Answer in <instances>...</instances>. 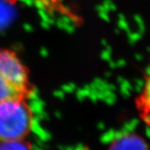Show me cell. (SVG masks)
I'll use <instances>...</instances> for the list:
<instances>
[{
    "mask_svg": "<svg viewBox=\"0 0 150 150\" xmlns=\"http://www.w3.org/2000/svg\"><path fill=\"white\" fill-rule=\"evenodd\" d=\"M33 92L28 69L17 54L0 48V102L27 99Z\"/></svg>",
    "mask_w": 150,
    "mask_h": 150,
    "instance_id": "6da1fadb",
    "label": "cell"
},
{
    "mask_svg": "<svg viewBox=\"0 0 150 150\" xmlns=\"http://www.w3.org/2000/svg\"><path fill=\"white\" fill-rule=\"evenodd\" d=\"M33 112L27 99L0 102V142L24 140L33 126Z\"/></svg>",
    "mask_w": 150,
    "mask_h": 150,
    "instance_id": "7a4b0ae2",
    "label": "cell"
},
{
    "mask_svg": "<svg viewBox=\"0 0 150 150\" xmlns=\"http://www.w3.org/2000/svg\"><path fill=\"white\" fill-rule=\"evenodd\" d=\"M134 103L140 119L150 128V69L145 76L141 91L134 99Z\"/></svg>",
    "mask_w": 150,
    "mask_h": 150,
    "instance_id": "3957f363",
    "label": "cell"
},
{
    "mask_svg": "<svg viewBox=\"0 0 150 150\" xmlns=\"http://www.w3.org/2000/svg\"><path fill=\"white\" fill-rule=\"evenodd\" d=\"M108 150H149V147L140 136L128 134L112 141Z\"/></svg>",
    "mask_w": 150,
    "mask_h": 150,
    "instance_id": "277c9868",
    "label": "cell"
},
{
    "mask_svg": "<svg viewBox=\"0 0 150 150\" xmlns=\"http://www.w3.org/2000/svg\"><path fill=\"white\" fill-rule=\"evenodd\" d=\"M0 150H30L24 140L0 142Z\"/></svg>",
    "mask_w": 150,
    "mask_h": 150,
    "instance_id": "5b68a950",
    "label": "cell"
}]
</instances>
